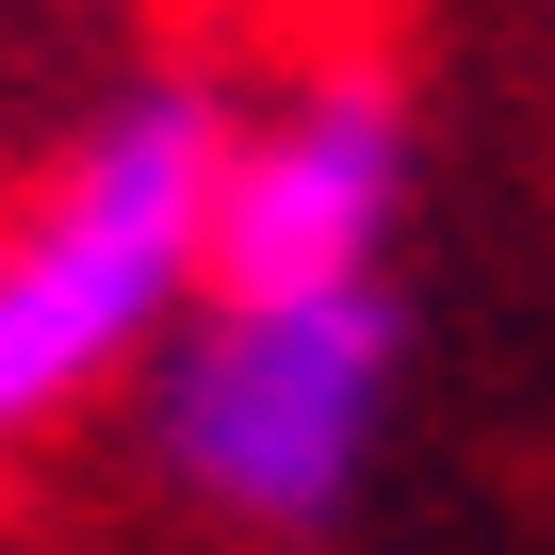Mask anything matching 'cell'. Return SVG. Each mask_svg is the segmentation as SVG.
Masks as SVG:
<instances>
[{"instance_id": "obj_1", "label": "cell", "mask_w": 555, "mask_h": 555, "mask_svg": "<svg viewBox=\"0 0 555 555\" xmlns=\"http://www.w3.org/2000/svg\"><path fill=\"white\" fill-rule=\"evenodd\" d=\"M212 164L229 115L196 82H147L131 115L82 131V164L0 229V441L66 425L180 295H196V245H212Z\"/></svg>"}, {"instance_id": "obj_2", "label": "cell", "mask_w": 555, "mask_h": 555, "mask_svg": "<svg viewBox=\"0 0 555 555\" xmlns=\"http://www.w3.org/2000/svg\"><path fill=\"white\" fill-rule=\"evenodd\" d=\"M392 425V295H212L164 360V457L229 522H327Z\"/></svg>"}, {"instance_id": "obj_3", "label": "cell", "mask_w": 555, "mask_h": 555, "mask_svg": "<svg viewBox=\"0 0 555 555\" xmlns=\"http://www.w3.org/2000/svg\"><path fill=\"white\" fill-rule=\"evenodd\" d=\"M392 196H409V115L376 82H311L295 115L229 131L196 295H360L392 245Z\"/></svg>"}]
</instances>
